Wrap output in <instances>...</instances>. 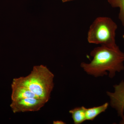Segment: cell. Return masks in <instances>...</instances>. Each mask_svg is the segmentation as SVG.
<instances>
[{"mask_svg":"<svg viewBox=\"0 0 124 124\" xmlns=\"http://www.w3.org/2000/svg\"><path fill=\"white\" fill-rule=\"evenodd\" d=\"M93 60L89 63L82 62L80 67L88 75L95 77L107 75L112 78L116 73L124 70V53L119 47L112 48L101 45L90 53Z\"/></svg>","mask_w":124,"mask_h":124,"instance_id":"6da1fadb","label":"cell"},{"mask_svg":"<svg viewBox=\"0 0 124 124\" xmlns=\"http://www.w3.org/2000/svg\"><path fill=\"white\" fill-rule=\"evenodd\" d=\"M54 75L46 66L40 65L34 66L31 73L26 76L13 79L47 103L54 88Z\"/></svg>","mask_w":124,"mask_h":124,"instance_id":"7a4b0ae2","label":"cell"},{"mask_svg":"<svg viewBox=\"0 0 124 124\" xmlns=\"http://www.w3.org/2000/svg\"><path fill=\"white\" fill-rule=\"evenodd\" d=\"M117 28V24L110 18L98 17L90 27L87 35L88 42L110 48H118L115 38Z\"/></svg>","mask_w":124,"mask_h":124,"instance_id":"3957f363","label":"cell"},{"mask_svg":"<svg viewBox=\"0 0 124 124\" xmlns=\"http://www.w3.org/2000/svg\"><path fill=\"white\" fill-rule=\"evenodd\" d=\"M46 102L37 98H28L11 101L10 107L13 113L37 111L44 106Z\"/></svg>","mask_w":124,"mask_h":124,"instance_id":"277c9868","label":"cell"},{"mask_svg":"<svg viewBox=\"0 0 124 124\" xmlns=\"http://www.w3.org/2000/svg\"><path fill=\"white\" fill-rule=\"evenodd\" d=\"M114 92L107 91V95L110 99L111 107L117 111L119 116L122 117L124 114V81L113 86Z\"/></svg>","mask_w":124,"mask_h":124,"instance_id":"5b68a950","label":"cell"},{"mask_svg":"<svg viewBox=\"0 0 124 124\" xmlns=\"http://www.w3.org/2000/svg\"><path fill=\"white\" fill-rule=\"evenodd\" d=\"M11 88L12 90L11 101L26 98H37L27 87L17 82L14 79L11 84Z\"/></svg>","mask_w":124,"mask_h":124,"instance_id":"8992f818","label":"cell"},{"mask_svg":"<svg viewBox=\"0 0 124 124\" xmlns=\"http://www.w3.org/2000/svg\"><path fill=\"white\" fill-rule=\"evenodd\" d=\"M85 110L86 108L82 106L77 107L69 111L74 124H81L86 120Z\"/></svg>","mask_w":124,"mask_h":124,"instance_id":"52a82bcc","label":"cell"},{"mask_svg":"<svg viewBox=\"0 0 124 124\" xmlns=\"http://www.w3.org/2000/svg\"><path fill=\"white\" fill-rule=\"evenodd\" d=\"M108 103L106 102L99 106L86 108V120L93 121L98 116L106 111L108 108Z\"/></svg>","mask_w":124,"mask_h":124,"instance_id":"ba28073f","label":"cell"},{"mask_svg":"<svg viewBox=\"0 0 124 124\" xmlns=\"http://www.w3.org/2000/svg\"><path fill=\"white\" fill-rule=\"evenodd\" d=\"M108 1L112 7L119 8V19L124 27V0H108Z\"/></svg>","mask_w":124,"mask_h":124,"instance_id":"9c48e42d","label":"cell"},{"mask_svg":"<svg viewBox=\"0 0 124 124\" xmlns=\"http://www.w3.org/2000/svg\"><path fill=\"white\" fill-rule=\"evenodd\" d=\"M54 124H66V123L63 122L62 121H54L53 122Z\"/></svg>","mask_w":124,"mask_h":124,"instance_id":"30bf717a","label":"cell"},{"mask_svg":"<svg viewBox=\"0 0 124 124\" xmlns=\"http://www.w3.org/2000/svg\"><path fill=\"white\" fill-rule=\"evenodd\" d=\"M122 117V119L121 121L120 122V124H124V115L122 116V117Z\"/></svg>","mask_w":124,"mask_h":124,"instance_id":"8fae6325","label":"cell"},{"mask_svg":"<svg viewBox=\"0 0 124 124\" xmlns=\"http://www.w3.org/2000/svg\"><path fill=\"white\" fill-rule=\"evenodd\" d=\"M76 0H62L63 2H69V1H72Z\"/></svg>","mask_w":124,"mask_h":124,"instance_id":"7c38bea8","label":"cell"},{"mask_svg":"<svg viewBox=\"0 0 124 124\" xmlns=\"http://www.w3.org/2000/svg\"><path fill=\"white\" fill-rule=\"evenodd\" d=\"M123 39H124V35H123Z\"/></svg>","mask_w":124,"mask_h":124,"instance_id":"4fadbf2b","label":"cell"}]
</instances>
